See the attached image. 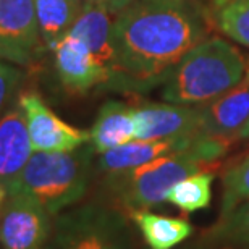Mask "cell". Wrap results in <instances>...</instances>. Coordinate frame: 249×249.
Instances as JSON below:
<instances>
[{
  "label": "cell",
  "instance_id": "1",
  "mask_svg": "<svg viewBox=\"0 0 249 249\" xmlns=\"http://www.w3.org/2000/svg\"><path fill=\"white\" fill-rule=\"evenodd\" d=\"M207 36L194 0H133L113 19L112 88L146 91Z\"/></svg>",
  "mask_w": 249,
  "mask_h": 249
},
{
  "label": "cell",
  "instance_id": "2",
  "mask_svg": "<svg viewBox=\"0 0 249 249\" xmlns=\"http://www.w3.org/2000/svg\"><path fill=\"white\" fill-rule=\"evenodd\" d=\"M230 146V141L201 133L186 151L167 154L133 170L110 173L108 185L131 211L156 207L167 202L168 191L178 181L215 168Z\"/></svg>",
  "mask_w": 249,
  "mask_h": 249
},
{
  "label": "cell",
  "instance_id": "3",
  "mask_svg": "<svg viewBox=\"0 0 249 249\" xmlns=\"http://www.w3.org/2000/svg\"><path fill=\"white\" fill-rule=\"evenodd\" d=\"M246 68L248 57L225 39H204L170 70L162 97L178 106H206L235 88Z\"/></svg>",
  "mask_w": 249,
  "mask_h": 249
},
{
  "label": "cell",
  "instance_id": "4",
  "mask_svg": "<svg viewBox=\"0 0 249 249\" xmlns=\"http://www.w3.org/2000/svg\"><path fill=\"white\" fill-rule=\"evenodd\" d=\"M92 154L91 144L70 152H33L8 194H24L55 215L86 194Z\"/></svg>",
  "mask_w": 249,
  "mask_h": 249
},
{
  "label": "cell",
  "instance_id": "5",
  "mask_svg": "<svg viewBox=\"0 0 249 249\" xmlns=\"http://www.w3.org/2000/svg\"><path fill=\"white\" fill-rule=\"evenodd\" d=\"M44 249H129V240L118 213L84 206L57 218Z\"/></svg>",
  "mask_w": 249,
  "mask_h": 249
},
{
  "label": "cell",
  "instance_id": "6",
  "mask_svg": "<svg viewBox=\"0 0 249 249\" xmlns=\"http://www.w3.org/2000/svg\"><path fill=\"white\" fill-rule=\"evenodd\" d=\"M52 233L51 213L24 194H8L0 209L2 249H44Z\"/></svg>",
  "mask_w": 249,
  "mask_h": 249
},
{
  "label": "cell",
  "instance_id": "7",
  "mask_svg": "<svg viewBox=\"0 0 249 249\" xmlns=\"http://www.w3.org/2000/svg\"><path fill=\"white\" fill-rule=\"evenodd\" d=\"M42 51L34 0H0V60L29 65Z\"/></svg>",
  "mask_w": 249,
  "mask_h": 249
},
{
  "label": "cell",
  "instance_id": "8",
  "mask_svg": "<svg viewBox=\"0 0 249 249\" xmlns=\"http://www.w3.org/2000/svg\"><path fill=\"white\" fill-rule=\"evenodd\" d=\"M34 152H70L91 141V134L63 122L36 92L19 96Z\"/></svg>",
  "mask_w": 249,
  "mask_h": 249
},
{
  "label": "cell",
  "instance_id": "9",
  "mask_svg": "<svg viewBox=\"0 0 249 249\" xmlns=\"http://www.w3.org/2000/svg\"><path fill=\"white\" fill-rule=\"evenodd\" d=\"M55 70L62 84L70 91L86 92L96 86L108 84L110 71L89 51L86 42L71 33H67L53 47Z\"/></svg>",
  "mask_w": 249,
  "mask_h": 249
},
{
  "label": "cell",
  "instance_id": "10",
  "mask_svg": "<svg viewBox=\"0 0 249 249\" xmlns=\"http://www.w3.org/2000/svg\"><path fill=\"white\" fill-rule=\"evenodd\" d=\"M136 138L142 141L188 138L201 133L199 107L178 104H142L134 107Z\"/></svg>",
  "mask_w": 249,
  "mask_h": 249
},
{
  "label": "cell",
  "instance_id": "11",
  "mask_svg": "<svg viewBox=\"0 0 249 249\" xmlns=\"http://www.w3.org/2000/svg\"><path fill=\"white\" fill-rule=\"evenodd\" d=\"M201 133L233 142L249 122V57L245 78L215 101L199 106Z\"/></svg>",
  "mask_w": 249,
  "mask_h": 249
},
{
  "label": "cell",
  "instance_id": "12",
  "mask_svg": "<svg viewBox=\"0 0 249 249\" xmlns=\"http://www.w3.org/2000/svg\"><path fill=\"white\" fill-rule=\"evenodd\" d=\"M33 152L24 112L17 102L0 117V189L8 193Z\"/></svg>",
  "mask_w": 249,
  "mask_h": 249
},
{
  "label": "cell",
  "instance_id": "13",
  "mask_svg": "<svg viewBox=\"0 0 249 249\" xmlns=\"http://www.w3.org/2000/svg\"><path fill=\"white\" fill-rule=\"evenodd\" d=\"M201 133L188 138L177 139H159V141H142L134 139L123 146L110 149L107 152H102L99 157V168L106 173H120L126 170H133L136 167H141L144 163L159 159L162 156L173 152L186 151L194 144Z\"/></svg>",
  "mask_w": 249,
  "mask_h": 249
},
{
  "label": "cell",
  "instance_id": "14",
  "mask_svg": "<svg viewBox=\"0 0 249 249\" xmlns=\"http://www.w3.org/2000/svg\"><path fill=\"white\" fill-rule=\"evenodd\" d=\"M113 19H115L113 15L107 10L92 5H83L76 21L68 31L86 42L89 51L110 71L112 78L115 73V49L112 39Z\"/></svg>",
  "mask_w": 249,
  "mask_h": 249
},
{
  "label": "cell",
  "instance_id": "15",
  "mask_svg": "<svg viewBox=\"0 0 249 249\" xmlns=\"http://www.w3.org/2000/svg\"><path fill=\"white\" fill-rule=\"evenodd\" d=\"M91 146L94 152L102 154L123 146L136 138L134 107L118 101H108L101 107L91 128Z\"/></svg>",
  "mask_w": 249,
  "mask_h": 249
},
{
  "label": "cell",
  "instance_id": "16",
  "mask_svg": "<svg viewBox=\"0 0 249 249\" xmlns=\"http://www.w3.org/2000/svg\"><path fill=\"white\" fill-rule=\"evenodd\" d=\"M131 218L149 249H173L193 235V225L181 217H167L141 209L131 211Z\"/></svg>",
  "mask_w": 249,
  "mask_h": 249
},
{
  "label": "cell",
  "instance_id": "17",
  "mask_svg": "<svg viewBox=\"0 0 249 249\" xmlns=\"http://www.w3.org/2000/svg\"><path fill=\"white\" fill-rule=\"evenodd\" d=\"M34 7L44 47L53 51L76 21L83 3L81 0H34Z\"/></svg>",
  "mask_w": 249,
  "mask_h": 249
},
{
  "label": "cell",
  "instance_id": "18",
  "mask_svg": "<svg viewBox=\"0 0 249 249\" xmlns=\"http://www.w3.org/2000/svg\"><path fill=\"white\" fill-rule=\"evenodd\" d=\"M212 172H199L194 175L178 181L170 191H168L167 202L175 206L178 211L185 213H193L204 211L211 206L212 201Z\"/></svg>",
  "mask_w": 249,
  "mask_h": 249
},
{
  "label": "cell",
  "instance_id": "19",
  "mask_svg": "<svg viewBox=\"0 0 249 249\" xmlns=\"http://www.w3.org/2000/svg\"><path fill=\"white\" fill-rule=\"evenodd\" d=\"M212 18L225 36L249 49V0H217Z\"/></svg>",
  "mask_w": 249,
  "mask_h": 249
},
{
  "label": "cell",
  "instance_id": "20",
  "mask_svg": "<svg viewBox=\"0 0 249 249\" xmlns=\"http://www.w3.org/2000/svg\"><path fill=\"white\" fill-rule=\"evenodd\" d=\"M207 236L213 241L249 245V201L218 218V222L207 231Z\"/></svg>",
  "mask_w": 249,
  "mask_h": 249
},
{
  "label": "cell",
  "instance_id": "21",
  "mask_svg": "<svg viewBox=\"0 0 249 249\" xmlns=\"http://www.w3.org/2000/svg\"><path fill=\"white\" fill-rule=\"evenodd\" d=\"M220 217L230 213L240 204L249 201V156L223 173Z\"/></svg>",
  "mask_w": 249,
  "mask_h": 249
},
{
  "label": "cell",
  "instance_id": "22",
  "mask_svg": "<svg viewBox=\"0 0 249 249\" xmlns=\"http://www.w3.org/2000/svg\"><path fill=\"white\" fill-rule=\"evenodd\" d=\"M23 79V71L12 63L0 62V113H2L13 99Z\"/></svg>",
  "mask_w": 249,
  "mask_h": 249
},
{
  "label": "cell",
  "instance_id": "23",
  "mask_svg": "<svg viewBox=\"0 0 249 249\" xmlns=\"http://www.w3.org/2000/svg\"><path fill=\"white\" fill-rule=\"evenodd\" d=\"M133 0H81L83 5H92V7L104 8L112 15L120 13L123 8H126Z\"/></svg>",
  "mask_w": 249,
  "mask_h": 249
},
{
  "label": "cell",
  "instance_id": "24",
  "mask_svg": "<svg viewBox=\"0 0 249 249\" xmlns=\"http://www.w3.org/2000/svg\"><path fill=\"white\" fill-rule=\"evenodd\" d=\"M246 138H249V122L245 124V128H243L240 133V139H246Z\"/></svg>",
  "mask_w": 249,
  "mask_h": 249
}]
</instances>
